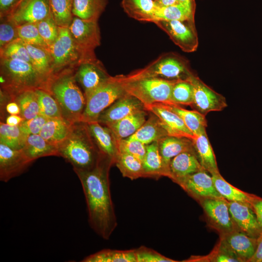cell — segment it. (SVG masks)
Wrapping results in <instances>:
<instances>
[{"label": "cell", "mask_w": 262, "mask_h": 262, "mask_svg": "<svg viewBox=\"0 0 262 262\" xmlns=\"http://www.w3.org/2000/svg\"><path fill=\"white\" fill-rule=\"evenodd\" d=\"M113 164L106 156L91 169L75 172L85 196L89 224L105 240L110 238L117 225L110 189L109 171Z\"/></svg>", "instance_id": "6da1fadb"}, {"label": "cell", "mask_w": 262, "mask_h": 262, "mask_svg": "<svg viewBox=\"0 0 262 262\" xmlns=\"http://www.w3.org/2000/svg\"><path fill=\"white\" fill-rule=\"evenodd\" d=\"M58 147L59 156L69 163L74 172L91 169L106 157L96 144L87 123L82 121L72 124L68 135Z\"/></svg>", "instance_id": "7a4b0ae2"}, {"label": "cell", "mask_w": 262, "mask_h": 262, "mask_svg": "<svg viewBox=\"0 0 262 262\" xmlns=\"http://www.w3.org/2000/svg\"><path fill=\"white\" fill-rule=\"evenodd\" d=\"M75 69H69L54 74L47 82L44 89L56 99L63 117L73 123L81 121L86 98L74 77Z\"/></svg>", "instance_id": "3957f363"}, {"label": "cell", "mask_w": 262, "mask_h": 262, "mask_svg": "<svg viewBox=\"0 0 262 262\" xmlns=\"http://www.w3.org/2000/svg\"><path fill=\"white\" fill-rule=\"evenodd\" d=\"M0 90L11 99L26 91L44 89L46 82L33 66L24 61L0 59Z\"/></svg>", "instance_id": "277c9868"}, {"label": "cell", "mask_w": 262, "mask_h": 262, "mask_svg": "<svg viewBox=\"0 0 262 262\" xmlns=\"http://www.w3.org/2000/svg\"><path fill=\"white\" fill-rule=\"evenodd\" d=\"M119 77L126 92L136 97L145 106L157 103H171L172 90L178 81L153 77L126 79L123 75Z\"/></svg>", "instance_id": "5b68a950"}, {"label": "cell", "mask_w": 262, "mask_h": 262, "mask_svg": "<svg viewBox=\"0 0 262 262\" xmlns=\"http://www.w3.org/2000/svg\"><path fill=\"white\" fill-rule=\"evenodd\" d=\"M126 94L119 75L111 76L85 97L86 105L81 121H97L105 109Z\"/></svg>", "instance_id": "8992f818"}, {"label": "cell", "mask_w": 262, "mask_h": 262, "mask_svg": "<svg viewBox=\"0 0 262 262\" xmlns=\"http://www.w3.org/2000/svg\"><path fill=\"white\" fill-rule=\"evenodd\" d=\"M193 74L185 60L175 54L167 53L145 68L124 75V77L126 79L153 77L170 81L188 80Z\"/></svg>", "instance_id": "52a82bcc"}, {"label": "cell", "mask_w": 262, "mask_h": 262, "mask_svg": "<svg viewBox=\"0 0 262 262\" xmlns=\"http://www.w3.org/2000/svg\"><path fill=\"white\" fill-rule=\"evenodd\" d=\"M49 52L52 59V75L66 70L75 69L82 63L92 61L78 49L68 28L59 27L58 37L49 47Z\"/></svg>", "instance_id": "ba28073f"}, {"label": "cell", "mask_w": 262, "mask_h": 262, "mask_svg": "<svg viewBox=\"0 0 262 262\" xmlns=\"http://www.w3.org/2000/svg\"><path fill=\"white\" fill-rule=\"evenodd\" d=\"M68 28L82 53L90 60L97 59L94 50L100 45V33L98 21L84 20L74 16Z\"/></svg>", "instance_id": "9c48e42d"}, {"label": "cell", "mask_w": 262, "mask_h": 262, "mask_svg": "<svg viewBox=\"0 0 262 262\" xmlns=\"http://www.w3.org/2000/svg\"><path fill=\"white\" fill-rule=\"evenodd\" d=\"M169 36L171 40L186 52L195 51L198 39L195 19L184 20H156L153 22Z\"/></svg>", "instance_id": "30bf717a"}, {"label": "cell", "mask_w": 262, "mask_h": 262, "mask_svg": "<svg viewBox=\"0 0 262 262\" xmlns=\"http://www.w3.org/2000/svg\"><path fill=\"white\" fill-rule=\"evenodd\" d=\"M188 80L193 89V102L191 107L206 115L214 111H221L227 107L226 98L206 84L193 74Z\"/></svg>", "instance_id": "8fae6325"}, {"label": "cell", "mask_w": 262, "mask_h": 262, "mask_svg": "<svg viewBox=\"0 0 262 262\" xmlns=\"http://www.w3.org/2000/svg\"><path fill=\"white\" fill-rule=\"evenodd\" d=\"M199 202L209 224L221 236L238 230L230 215L228 200L224 198H207Z\"/></svg>", "instance_id": "7c38bea8"}, {"label": "cell", "mask_w": 262, "mask_h": 262, "mask_svg": "<svg viewBox=\"0 0 262 262\" xmlns=\"http://www.w3.org/2000/svg\"><path fill=\"white\" fill-rule=\"evenodd\" d=\"M74 77L77 82L82 87L86 97L111 76L107 73L101 62L97 59L80 64L75 69Z\"/></svg>", "instance_id": "4fadbf2b"}, {"label": "cell", "mask_w": 262, "mask_h": 262, "mask_svg": "<svg viewBox=\"0 0 262 262\" xmlns=\"http://www.w3.org/2000/svg\"><path fill=\"white\" fill-rule=\"evenodd\" d=\"M49 0H22L6 17L17 26L37 23L50 16Z\"/></svg>", "instance_id": "5bb4252c"}, {"label": "cell", "mask_w": 262, "mask_h": 262, "mask_svg": "<svg viewBox=\"0 0 262 262\" xmlns=\"http://www.w3.org/2000/svg\"><path fill=\"white\" fill-rule=\"evenodd\" d=\"M22 149H13L0 143V180L7 182L22 174L32 163Z\"/></svg>", "instance_id": "9a60e30c"}, {"label": "cell", "mask_w": 262, "mask_h": 262, "mask_svg": "<svg viewBox=\"0 0 262 262\" xmlns=\"http://www.w3.org/2000/svg\"><path fill=\"white\" fill-rule=\"evenodd\" d=\"M208 173L204 169L201 170L186 177L179 185L198 202L207 198H223Z\"/></svg>", "instance_id": "2e32d148"}, {"label": "cell", "mask_w": 262, "mask_h": 262, "mask_svg": "<svg viewBox=\"0 0 262 262\" xmlns=\"http://www.w3.org/2000/svg\"><path fill=\"white\" fill-rule=\"evenodd\" d=\"M229 206L237 229L250 237L257 238L262 231L251 204L229 201Z\"/></svg>", "instance_id": "e0dca14e"}, {"label": "cell", "mask_w": 262, "mask_h": 262, "mask_svg": "<svg viewBox=\"0 0 262 262\" xmlns=\"http://www.w3.org/2000/svg\"><path fill=\"white\" fill-rule=\"evenodd\" d=\"M145 106L136 97L126 94L117 99L99 116L97 121L103 125L110 124L139 110Z\"/></svg>", "instance_id": "ac0fdd59"}, {"label": "cell", "mask_w": 262, "mask_h": 262, "mask_svg": "<svg viewBox=\"0 0 262 262\" xmlns=\"http://www.w3.org/2000/svg\"><path fill=\"white\" fill-rule=\"evenodd\" d=\"M147 112L155 115L160 119L168 135L184 137L193 140L196 136L187 128L181 118L165 107L162 103L145 106Z\"/></svg>", "instance_id": "d6986e66"}, {"label": "cell", "mask_w": 262, "mask_h": 262, "mask_svg": "<svg viewBox=\"0 0 262 262\" xmlns=\"http://www.w3.org/2000/svg\"><path fill=\"white\" fill-rule=\"evenodd\" d=\"M220 244L234 253L241 262H248L255 253L257 238L237 230L221 235Z\"/></svg>", "instance_id": "ffe728a7"}, {"label": "cell", "mask_w": 262, "mask_h": 262, "mask_svg": "<svg viewBox=\"0 0 262 262\" xmlns=\"http://www.w3.org/2000/svg\"><path fill=\"white\" fill-rule=\"evenodd\" d=\"M202 169L193 149L182 152L171 159L167 177L179 184L187 176Z\"/></svg>", "instance_id": "44dd1931"}, {"label": "cell", "mask_w": 262, "mask_h": 262, "mask_svg": "<svg viewBox=\"0 0 262 262\" xmlns=\"http://www.w3.org/2000/svg\"><path fill=\"white\" fill-rule=\"evenodd\" d=\"M90 134L100 151L115 164L118 152V141L107 126L98 121L86 122Z\"/></svg>", "instance_id": "7402d4cb"}, {"label": "cell", "mask_w": 262, "mask_h": 262, "mask_svg": "<svg viewBox=\"0 0 262 262\" xmlns=\"http://www.w3.org/2000/svg\"><path fill=\"white\" fill-rule=\"evenodd\" d=\"M165 176H168L171 159L180 153L194 149L193 140L184 137L167 135L157 142Z\"/></svg>", "instance_id": "603a6c76"}, {"label": "cell", "mask_w": 262, "mask_h": 262, "mask_svg": "<svg viewBox=\"0 0 262 262\" xmlns=\"http://www.w3.org/2000/svg\"><path fill=\"white\" fill-rule=\"evenodd\" d=\"M147 112L145 109L139 110L118 121L104 125L112 130L117 141L126 139L134 134L145 123Z\"/></svg>", "instance_id": "cb8c5ba5"}, {"label": "cell", "mask_w": 262, "mask_h": 262, "mask_svg": "<svg viewBox=\"0 0 262 262\" xmlns=\"http://www.w3.org/2000/svg\"><path fill=\"white\" fill-rule=\"evenodd\" d=\"M150 115L142 126L132 135L128 137L135 139L147 145L158 142L169 135L160 119L154 114Z\"/></svg>", "instance_id": "d4e9b609"}, {"label": "cell", "mask_w": 262, "mask_h": 262, "mask_svg": "<svg viewBox=\"0 0 262 262\" xmlns=\"http://www.w3.org/2000/svg\"><path fill=\"white\" fill-rule=\"evenodd\" d=\"M193 142L196 155L202 168L211 175L219 173L206 131L196 136Z\"/></svg>", "instance_id": "484cf974"}, {"label": "cell", "mask_w": 262, "mask_h": 262, "mask_svg": "<svg viewBox=\"0 0 262 262\" xmlns=\"http://www.w3.org/2000/svg\"><path fill=\"white\" fill-rule=\"evenodd\" d=\"M22 150L32 162L43 157L59 156L58 146L49 143L39 134L28 135Z\"/></svg>", "instance_id": "4316f807"}, {"label": "cell", "mask_w": 262, "mask_h": 262, "mask_svg": "<svg viewBox=\"0 0 262 262\" xmlns=\"http://www.w3.org/2000/svg\"><path fill=\"white\" fill-rule=\"evenodd\" d=\"M121 5L131 17L139 21L152 22L158 7L154 0H122Z\"/></svg>", "instance_id": "83f0119b"}, {"label": "cell", "mask_w": 262, "mask_h": 262, "mask_svg": "<svg viewBox=\"0 0 262 262\" xmlns=\"http://www.w3.org/2000/svg\"><path fill=\"white\" fill-rule=\"evenodd\" d=\"M70 123L63 117L48 118L39 135L57 146L65 140L71 129Z\"/></svg>", "instance_id": "f1b7e54d"}, {"label": "cell", "mask_w": 262, "mask_h": 262, "mask_svg": "<svg viewBox=\"0 0 262 262\" xmlns=\"http://www.w3.org/2000/svg\"><path fill=\"white\" fill-rule=\"evenodd\" d=\"M163 104L165 107L177 114L195 136L206 131L207 121L205 115L195 110L191 111L184 109L179 105Z\"/></svg>", "instance_id": "f546056e"}, {"label": "cell", "mask_w": 262, "mask_h": 262, "mask_svg": "<svg viewBox=\"0 0 262 262\" xmlns=\"http://www.w3.org/2000/svg\"><path fill=\"white\" fill-rule=\"evenodd\" d=\"M144 178L158 179L165 176L163 160L157 142L146 145V153L142 161Z\"/></svg>", "instance_id": "4dcf8cb0"}, {"label": "cell", "mask_w": 262, "mask_h": 262, "mask_svg": "<svg viewBox=\"0 0 262 262\" xmlns=\"http://www.w3.org/2000/svg\"><path fill=\"white\" fill-rule=\"evenodd\" d=\"M25 44L32 65L47 83L53 74L52 59L49 51L39 47Z\"/></svg>", "instance_id": "1f68e13d"}, {"label": "cell", "mask_w": 262, "mask_h": 262, "mask_svg": "<svg viewBox=\"0 0 262 262\" xmlns=\"http://www.w3.org/2000/svg\"><path fill=\"white\" fill-rule=\"evenodd\" d=\"M108 0H73V16L87 20L98 21L104 11Z\"/></svg>", "instance_id": "d6a6232c"}, {"label": "cell", "mask_w": 262, "mask_h": 262, "mask_svg": "<svg viewBox=\"0 0 262 262\" xmlns=\"http://www.w3.org/2000/svg\"><path fill=\"white\" fill-rule=\"evenodd\" d=\"M114 164L124 177L132 180L144 178L142 161L131 154L118 151Z\"/></svg>", "instance_id": "836d02e7"}, {"label": "cell", "mask_w": 262, "mask_h": 262, "mask_svg": "<svg viewBox=\"0 0 262 262\" xmlns=\"http://www.w3.org/2000/svg\"><path fill=\"white\" fill-rule=\"evenodd\" d=\"M216 190L228 201L251 204L255 196L245 193L228 182L220 173L211 175Z\"/></svg>", "instance_id": "e575fe53"}, {"label": "cell", "mask_w": 262, "mask_h": 262, "mask_svg": "<svg viewBox=\"0 0 262 262\" xmlns=\"http://www.w3.org/2000/svg\"><path fill=\"white\" fill-rule=\"evenodd\" d=\"M83 262H137L135 249H102L84 258Z\"/></svg>", "instance_id": "d590c367"}, {"label": "cell", "mask_w": 262, "mask_h": 262, "mask_svg": "<svg viewBox=\"0 0 262 262\" xmlns=\"http://www.w3.org/2000/svg\"><path fill=\"white\" fill-rule=\"evenodd\" d=\"M73 0H49L51 15L60 27L68 28L74 17Z\"/></svg>", "instance_id": "8d00e7d4"}, {"label": "cell", "mask_w": 262, "mask_h": 262, "mask_svg": "<svg viewBox=\"0 0 262 262\" xmlns=\"http://www.w3.org/2000/svg\"><path fill=\"white\" fill-rule=\"evenodd\" d=\"M27 136L18 126H10L0 121V143L13 149L20 150L24 147Z\"/></svg>", "instance_id": "74e56055"}, {"label": "cell", "mask_w": 262, "mask_h": 262, "mask_svg": "<svg viewBox=\"0 0 262 262\" xmlns=\"http://www.w3.org/2000/svg\"><path fill=\"white\" fill-rule=\"evenodd\" d=\"M12 100L18 105L20 115L24 120L34 118L39 115V107L34 90L22 92L14 97Z\"/></svg>", "instance_id": "f35d334b"}, {"label": "cell", "mask_w": 262, "mask_h": 262, "mask_svg": "<svg viewBox=\"0 0 262 262\" xmlns=\"http://www.w3.org/2000/svg\"><path fill=\"white\" fill-rule=\"evenodd\" d=\"M34 91L38 102L39 115L47 118L63 117L58 102L49 92L42 88L36 89Z\"/></svg>", "instance_id": "ab89813d"}, {"label": "cell", "mask_w": 262, "mask_h": 262, "mask_svg": "<svg viewBox=\"0 0 262 262\" xmlns=\"http://www.w3.org/2000/svg\"><path fill=\"white\" fill-rule=\"evenodd\" d=\"M192 15L184 6L180 3L165 7H157L152 22L156 20H184L194 19Z\"/></svg>", "instance_id": "60d3db41"}, {"label": "cell", "mask_w": 262, "mask_h": 262, "mask_svg": "<svg viewBox=\"0 0 262 262\" xmlns=\"http://www.w3.org/2000/svg\"><path fill=\"white\" fill-rule=\"evenodd\" d=\"M193 102V89L188 80H178L174 85L171 92V103L189 105Z\"/></svg>", "instance_id": "b9f144b4"}, {"label": "cell", "mask_w": 262, "mask_h": 262, "mask_svg": "<svg viewBox=\"0 0 262 262\" xmlns=\"http://www.w3.org/2000/svg\"><path fill=\"white\" fill-rule=\"evenodd\" d=\"M0 58L22 60L32 64L25 43L20 38L13 41L0 49Z\"/></svg>", "instance_id": "7bdbcfd3"}, {"label": "cell", "mask_w": 262, "mask_h": 262, "mask_svg": "<svg viewBox=\"0 0 262 262\" xmlns=\"http://www.w3.org/2000/svg\"><path fill=\"white\" fill-rule=\"evenodd\" d=\"M19 38L25 43L44 48H49L41 36L37 23H27L17 26Z\"/></svg>", "instance_id": "ee69618b"}, {"label": "cell", "mask_w": 262, "mask_h": 262, "mask_svg": "<svg viewBox=\"0 0 262 262\" xmlns=\"http://www.w3.org/2000/svg\"><path fill=\"white\" fill-rule=\"evenodd\" d=\"M37 26L41 36L49 48L58 37L59 27L51 16L37 22Z\"/></svg>", "instance_id": "f6af8a7d"}, {"label": "cell", "mask_w": 262, "mask_h": 262, "mask_svg": "<svg viewBox=\"0 0 262 262\" xmlns=\"http://www.w3.org/2000/svg\"><path fill=\"white\" fill-rule=\"evenodd\" d=\"M0 49L19 38L17 26L6 17H0Z\"/></svg>", "instance_id": "bcb514c9"}, {"label": "cell", "mask_w": 262, "mask_h": 262, "mask_svg": "<svg viewBox=\"0 0 262 262\" xmlns=\"http://www.w3.org/2000/svg\"><path fill=\"white\" fill-rule=\"evenodd\" d=\"M118 151L131 154L143 161L146 153V145L139 141L128 138L118 141Z\"/></svg>", "instance_id": "7dc6e473"}, {"label": "cell", "mask_w": 262, "mask_h": 262, "mask_svg": "<svg viewBox=\"0 0 262 262\" xmlns=\"http://www.w3.org/2000/svg\"><path fill=\"white\" fill-rule=\"evenodd\" d=\"M137 262H174L176 261L165 257L151 248L141 246L135 249Z\"/></svg>", "instance_id": "c3c4849f"}, {"label": "cell", "mask_w": 262, "mask_h": 262, "mask_svg": "<svg viewBox=\"0 0 262 262\" xmlns=\"http://www.w3.org/2000/svg\"><path fill=\"white\" fill-rule=\"evenodd\" d=\"M48 118L39 115L34 118L24 120L19 125L20 130L27 136L39 134Z\"/></svg>", "instance_id": "681fc988"}, {"label": "cell", "mask_w": 262, "mask_h": 262, "mask_svg": "<svg viewBox=\"0 0 262 262\" xmlns=\"http://www.w3.org/2000/svg\"><path fill=\"white\" fill-rule=\"evenodd\" d=\"M210 258V261L215 262H241L234 253L220 243Z\"/></svg>", "instance_id": "f907efd6"}, {"label": "cell", "mask_w": 262, "mask_h": 262, "mask_svg": "<svg viewBox=\"0 0 262 262\" xmlns=\"http://www.w3.org/2000/svg\"><path fill=\"white\" fill-rule=\"evenodd\" d=\"M22 0H0V17L8 16Z\"/></svg>", "instance_id": "816d5d0a"}, {"label": "cell", "mask_w": 262, "mask_h": 262, "mask_svg": "<svg viewBox=\"0 0 262 262\" xmlns=\"http://www.w3.org/2000/svg\"><path fill=\"white\" fill-rule=\"evenodd\" d=\"M251 205L256 213L257 217L262 231V198L255 196Z\"/></svg>", "instance_id": "f5cc1de1"}, {"label": "cell", "mask_w": 262, "mask_h": 262, "mask_svg": "<svg viewBox=\"0 0 262 262\" xmlns=\"http://www.w3.org/2000/svg\"><path fill=\"white\" fill-rule=\"evenodd\" d=\"M248 262H262V232L257 238L255 253Z\"/></svg>", "instance_id": "db71d44e"}, {"label": "cell", "mask_w": 262, "mask_h": 262, "mask_svg": "<svg viewBox=\"0 0 262 262\" xmlns=\"http://www.w3.org/2000/svg\"><path fill=\"white\" fill-rule=\"evenodd\" d=\"M5 110L9 115H20V110L17 103L15 101H10L6 105Z\"/></svg>", "instance_id": "11a10c76"}, {"label": "cell", "mask_w": 262, "mask_h": 262, "mask_svg": "<svg viewBox=\"0 0 262 262\" xmlns=\"http://www.w3.org/2000/svg\"><path fill=\"white\" fill-rule=\"evenodd\" d=\"M24 120L20 115H10L6 117L5 123L12 126H18Z\"/></svg>", "instance_id": "9f6ffc18"}, {"label": "cell", "mask_w": 262, "mask_h": 262, "mask_svg": "<svg viewBox=\"0 0 262 262\" xmlns=\"http://www.w3.org/2000/svg\"><path fill=\"white\" fill-rule=\"evenodd\" d=\"M179 3L184 6L192 15H195L196 3L195 0H178Z\"/></svg>", "instance_id": "6f0895ef"}, {"label": "cell", "mask_w": 262, "mask_h": 262, "mask_svg": "<svg viewBox=\"0 0 262 262\" xmlns=\"http://www.w3.org/2000/svg\"><path fill=\"white\" fill-rule=\"evenodd\" d=\"M155 2L158 7H165L179 3L178 0H155Z\"/></svg>", "instance_id": "680465c9"}, {"label": "cell", "mask_w": 262, "mask_h": 262, "mask_svg": "<svg viewBox=\"0 0 262 262\" xmlns=\"http://www.w3.org/2000/svg\"></svg>", "instance_id": "91938a15"}]
</instances>
